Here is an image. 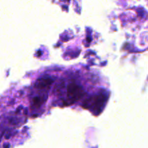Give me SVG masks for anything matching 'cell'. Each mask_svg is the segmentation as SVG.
<instances>
[{
    "mask_svg": "<svg viewBox=\"0 0 148 148\" xmlns=\"http://www.w3.org/2000/svg\"><path fill=\"white\" fill-rule=\"evenodd\" d=\"M84 94L83 90L80 86L75 83H70L68 84L66 88V97H67V102L72 103L74 102L79 100V97H82Z\"/></svg>",
    "mask_w": 148,
    "mask_h": 148,
    "instance_id": "1",
    "label": "cell"
},
{
    "mask_svg": "<svg viewBox=\"0 0 148 148\" xmlns=\"http://www.w3.org/2000/svg\"><path fill=\"white\" fill-rule=\"evenodd\" d=\"M106 100V98H105V96L103 94H101L95 95L85 101V107L87 108L92 109L95 111L97 110H101L103 107V104L105 103Z\"/></svg>",
    "mask_w": 148,
    "mask_h": 148,
    "instance_id": "2",
    "label": "cell"
},
{
    "mask_svg": "<svg viewBox=\"0 0 148 148\" xmlns=\"http://www.w3.org/2000/svg\"><path fill=\"white\" fill-rule=\"evenodd\" d=\"M52 81L49 78H43V79H40L37 81L36 83V87L38 89H48L50 86L51 84Z\"/></svg>",
    "mask_w": 148,
    "mask_h": 148,
    "instance_id": "3",
    "label": "cell"
},
{
    "mask_svg": "<svg viewBox=\"0 0 148 148\" xmlns=\"http://www.w3.org/2000/svg\"><path fill=\"white\" fill-rule=\"evenodd\" d=\"M46 96L44 95H38L33 98V106H36V107H40L42 104L44 103L46 100Z\"/></svg>",
    "mask_w": 148,
    "mask_h": 148,
    "instance_id": "4",
    "label": "cell"
}]
</instances>
